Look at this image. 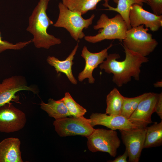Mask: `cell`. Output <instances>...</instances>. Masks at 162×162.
Returning <instances> with one entry per match:
<instances>
[{
  "label": "cell",
  "instance_id": "obj_1",
  "mask_svg": "<svg viewBox=\"0 0 162 162\" xmlns=\"http://www.w3.org/2000/svg\"><path fill=\"white\" fill-rule=\"evenodd\" d=\"M123 47L125 54L124 60H117L120 57L118 53L110 54L99 66L105 72L113 74L112 81L118 87L130 81L132 77L139 80L142 64L149 61L146 57L131 51L124 46Z\"/></svg>",
  "mask_w": 162,
  "mask_h": 162
},
{
  "label": "cell",
  "instance_id": "obj_2",
  "mask_svg": "<svg viewBox=\"0 0 162 162\" xmlns=\"http://www.w3.org/2000/svg\"><path fill=\"white\" fill-rule=\"evenodd\" d=\"M51 0H40L29 18L26 31L33 35L32 42L37 48L48 49L51 46L61 43L60 39L47 32L49 27L53 24L46 12Z\"/></svg>",
  "mask_w": 162,
  "mask_h": 162
},
{
  "label": "cell",
  "instance_id": "obj_3",
  "mask_svg": "<svg viewBox=\"0 0 162 162\" xmlns=\"http://www.w3.org/2000/svg\"><path fill=\"white\" fill-rule=\"evenodd\" d=\"M95 30L100 29L94 36L84 37L87 41L95 43L105 40L118 39L122 41L125 38L128 30L126 22L119 14L110 18L105 14H102L96 24L93 26Z\"/></svg>",
  "mask_w": 162,
  "mask_h": 162
},
{
  "label": "cell",
  "instance_id": "obj_4",
  "mask_svg": "<svg viewBox=\"0 0 162 162\" xmlns=\"http://www.w3.org/2000/svg\"><path fill=\"white\" fill-rule=\"evenodd\" d=\"M58 8V16L53 26L65 28L76 41L84 38L85 35L83 30L92 24L94 14L86 19L80 13L70 10L62 2L59 3Z\"/></svg>",
  "mask_w": 162,
  "mask_h": 162
},
{
  "label": "cell",
  "instance_id": "obj_5",
  "mask_svg": "<svg viewBox=\"0 0 162 162\" xmlns=\"http://www.w3.org/2000/svg\"><path fill=\"white\" fill-rule=\"evenodd\" d=\"M149 29L144 25L132 27L127 30L125 38L122 41L123 46L142 56L146 57L152 52L158 44L148 32Z\"/></svg>",
  "mask_w": 162,
  "mask_h": 162
},
{
  "label": "cell",
  "instance_id": "obj_6",
  "mask_svg": "<svg viewBox=\"0 0 162 162\" xmlns=\"http://www.w3.org/2000/svg\"><path fill=\"white\" fill-rule=\"evenodd\" d=\"M87 138V147L90 151L92 152H107L112 157L116 156L121 141L115 130L94 129Z\"/></svg>",
  "mask_w": 162,
  "mask_h": 162
},
{
  "label": "cell",
  "instance_id": "obj_7",
  "mask_svg": "<svg viewBox=\"0 0 162 162\" xmlns=\"http://www.w3.org/2000/svg\"><path fill=\"white\" fill-rule=\"evenodd\" d=\"M53 124L55 130L61 137L79 135L87 137L94 130L90 119L83 116L77 118L66 117L55 120Z\"/></svg>",
  "mask_w": 162,
  "mask_h": 162
},
{
  "label": "cell",
  "instance_id": "obj_8",
  "mask_svg": "<svg viewBox=\"0 0 162 162\" xmlns=\"http://www.w3.org/2000/svg\"><path fill=\"white\" fill-rule=\"evenodd\" d=\"M146 127L119 130L125 149L128 153L129 162H139L142 150L144 148Z\"/></svg>",
  "mask_w": 162,
  "mask_h": 162
},
{
  "label": "cell",
  "instance_id": "obj_9",
  "mask_svg": "<svg viewBox=\"0 0 162 162\" xmlns=\"http://www.w3.org/2000/svg\"><path fill=\"white\" fill-rule=\"evenodd\" d=\"M22 91H30L37 94V89L28 86L25 78L22 76H13L4 79L0 83V107L18 99L16 94Z\"/></svg>",
  "mask_w": 162,
  "mask_h": 162
},
{
  "label": "cell",
  "instance_id": "obj_10",
  "mask_svg": "<svg viewBox=\"0 0 162 162\" xmlns=\"http://www.w3.org/2000/svg\"><path fill=\"white\" fill-rule=\"evenodd\" d=\"M26 122L25 113L10 103L0 107V132L18 131L23 128Z\"/></svg>",
  "mask_w": 162,
  "mask_h": 162
},
{
  "label": "cell",
  "instance_id": "obj_11",
  "mask_svg": "<svg viewBox=\"0 0 162 162\" xmlns=\"http://www.w3.org/2000/svg\"><path fill=\"white\" fill-rule=\"evenodd\" d=\"M129 19L131 28L144 25L151 31L155 32L162 26V15L158 16L148 12L138 4H134L130 7Z\"/></svg>",
  "mask_w": 162,
  "mask_h": 162
},
{
  "label": "cell",
  "instance_id": "obj_12",
  "mask_svg": "<svg viewBox=\"0 0 162 162\" xmlns=\"http://www.w3.org/2000/svg\"><path fill=\"white\" fill-rule=\"evenodd\" d=\"M158 94L150 92L143 98L131 115L129 120L132 123L146 127L152 122L151 116L155 112V108Z\"/></svg>",
  "mask_w": 162,
  "mask_h": 162
},
{
  "label": "cell",
  "instance_id": "obj_13",
  "mask_svg": "<svg viewBox=\"0 0 162 162\" xmlns=\"http://www.w3.org/2000/svg\"><path fill=\"white\" fill-rule=\"evenodd\" d=\"M112 46L110 44L109 46L101 51L96 53L90 52L86 46H84L81 52V56L85 61V65L83 70L78 74V80L80 82L88 78V82L93 84L95 79L92 76L94 70L98 66L102 63L108 55V51Z\"/></svg>",
  "mask_w": 162,
  "mask_h": 162
},
{
  "label": "cell",
  "instance_id": "obj_14",
  "mask_svg": "<svg viewBox=\"0 0 162 162\" xmlns=\"http://www.w3.org/2000/svg\"><path fill=\"white\" fill-rule=\"evenodd\" d=\"M91 125L105 126L111 130H127L143 127L134 124L121 115H109L106 113H92L89 118Z\"/></svg>",
  "mask_w": 162,
  "mask_h": 162
},
{
  "label": "cell",
  "instance_id": "obj_15",
  "mask_svg": "<svg viewBox=\"0 0 162 162\" xmlns=\"http://www.w3.org/2000/svg\"><path fill=\"white\" fill-rule=\"evenodd\" d=\"M18 138L9 137L0 142V162H23Z\"/></svg>",
  "mask_w": 162,
  "mask_h": 162
},
{
  "label": "cell",
  "instance_id": "obj_16",
  "mask_svg": "<svg viewBox=\"0 0 162 162\" xmlns=\"http://www.w3.org/2000/svg\"><path fill=\"white\" fill-rule=\"evenodd\" d=\"M79 47L78 44L66 59L61 61L54 56H48L47 59V62L54 67L57 73L62 72L65 74L69 80L73 84L76 85L77 81L74 76L72 72V66L74 64L73 60Z\"/></svg>",
  "mask_w": 162,
  "mask_h": 162
},
{
  "label": "cell",
  "instance_id": "obj_17",
  "mask_svg": "<svg viewBox=\"0 0 162 162\" xmlns=\"http://www.w3.org/2000/svg\"><path fill=\"white\" fill-rule=\"evenodd\" d=\"M40 108L46 112L48 115L55 120L59 119L71 115L62 99L55 100L50 98L47 103L42 101Z\"/></svg>",
  "mask_w": 162,
  "mask_h": 162
},
{
  "label": "cell",
  "instance_id": "obj_18",
  "mask_svg": "<svg viewBox=\"0 0 162 162\" xmlns=\"http://www.w3.org/2000/svg\"><path fill=\"white\" fill-rule=\"evenodd\" d=\"M102 1L108 4L109 0H62V2L70 10L82 15L89 10L96 9L97 4Z\"/></svg>",
  "mask_w": 162,
  "mask_h": 162
},
{
  "label": "cell",
  "instance_id": "obj_19",
  "mask_svg": "<svg viewBox=\"0 0 162 162\" xmlns=\"http://www.w3.org/2000/svg\"><path fill=\"white\" fill-rule=\"evenodd\" d=\"M124 97L116 88H113L106 96V113L109 115H120Z\"/></svg>",
  "mask_w": 162,
  "mask_h": 162
},
{
  "label": "cell",
  "instance_id": "obj_20",
  "mask_svg": "<svg viewBox=\"0 0 162 162\" xmlns=\"http://www.w3.org/2000/svg\"><path fill=\"white\" fill-rule=\"evenodd\" d=\"M144 148L160 146L162 144V121L146 127Z\"/></svg>",
  "mask_w": 162,
  "mask_h": 162
},
{
  "label": "cell",
  "instance_id": "obj_21",
  "mask_svg": "<svg viewBox=\"0 0 162 162\" xmlns=\"http://www.w3.org/2000/svg\"><path fill=\"white\" fill-rule=\"evenodd\" d=\"M143 3H146L144 0H118L117 6L114 8L110 6L108 3L103 4L104 6L108 8L106 10L116 11L120 14L125 21L128 29L131 28L129 19V14L131 6L137 4L143 6Z\"/></svg>",
  "mask_w": 162,
  "mask_h": 162
},
{
  "label": "cell",
  "instance_id": "obj_22",
  "mask_svg": "<svg viewBox=\"0 0 162 162\" xmlns=\"http://www.w3.org/2000/svg\"><path fill=\"white\" fill-rule=\"evenodd\" d=\"M150 92L145 93L136 97H124L120 115L128 119L137 107L140 101Z\"/></svg>",
  "mask_w": 162,
  "mask_h": 162
},
{
  "label": "cell",
  "instance_id": "obj_23",
  "mask_svg": "<svg viewBox=\"0 0 162 162\" xmlns=\"http://www.w3.org/2000/svg\"><path fill=\"white\" fill-rule=\"evenodd\" d=\"M62 99L67 107L71 116L79 117L83 116L86 112V109L76 102L69 92H66Z\"/></svg>",
  "mask_w": 162,
  "mask_h": 162
},
{
  "label": "cell",
  "instance_id": "obj_24",
  "mask_svg": "<svg viewBox=\"0 0 162 162\" xmlns=\"http://www.w3.org/2000/svg\"><path fill=\"white\" fill-rule=\"evenodd\" d=\"M32 42V40L19 42L13 44L5 40H3L0 31V53L7 50H20L27 46Z\"/></svg>",
  "mask_w": 162,
  "mask_h": 162
},
{
  "label": "cell",
  "instance_id": "obj_25",
  "mask_svg": "<svg viewBox=\"0 0 162 162\" xmlns=\"http://www.w3.org/2000/svg\"><path fill=\"white\" fill-rule=\"evenodd\" d=\"M146 3L150 6L153 13L158 15L162 14V0H147Z\"/></svg>",
  "mask_w": 162,
  "mask_h": 162
},
{
  "label": "cell",
  "instance_id": "obj_26",
  "mask_svg": "<svg viewBox=\"0 0 162 162\" xmlns=\"http://www.w3.org/2000/svg\"><path fill=\"white\" fill-rule=\"evenodd\" d=\"M155 112H156L160 119L162 118V93L158 94V97L156 104Z\"/></svg>",
  "mask_w": 162,
  "mask_h": 162
},
{
  "label": "cell",
  "instance_id": "obj_27",
  "mask_svg": "<svg viewBox=\"0 0 162 162\" xmlns=\"http://www.w3.org/2000/svg\"><path fill=\"white\" fill-rule=\"evenodd\" d=\"M128 157V153L127 151L125 149L123 154L119 155L115 158V159L112 160L107 161L110 162H127V159Z\"/></svg>",
  "mask_w": 162,
  "mask_h": 162
},
{
  "label": "cell",
  "instance_id": "obj_28",
  "mask_svg": "<svg viewBox=\"0 0 162 162\" xmlns=\"http://www.w3.org/2000/svg\"><path fill=\"white\" fill-rule=\"evenodd\" d=\"M162 81H158L154 84V86L155 87H161Z\"/></svg>",
  "mask_w": 162,
  "mask_h": 162
},
{
  "label": "cell",
  "instance_id": "obj_29",
  "mask_svg": "<svg viewBox=\"0 0 162 162\" xmlns=\"http://www.w3.org/2000/svg\"><path fill=\"white\" fill-rule=\"evenodd\" d=\"M118 0H113V1L116 4H117Z\"/></svg>",
  "mask_w": 162,
  "mask_h": 162
},
{
  "label": "cell",
  "instance_id": "obj_30",
  "mask_svg": "<svg viewBox=\"0 0 162 162\" xmlns=\"http://www.w3.org/2000/svg\"><path fill=\"white\" fill-rule=\"evenodd\" d=\"M144 0L146 1H146L147 0Z\"/></svg>",
  "mask_w": 162,
  "mask_h": 162
}]
</instances>
